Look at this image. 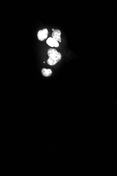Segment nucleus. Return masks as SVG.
<instances>
[{
	"label": "nucleus",
	"instance_id": "6",
	"mask_svg": "<svg viewBox=\"0 0 117 176\" xmlns=\"http://www.w3.org/2000/svg\"><path fill=\"white\" fill-rule=\"evenodd\" d=\"M54 29H52V30H53V31H54Z\"/></svg>",
	"mask_w": 117,
	"mask_h": 176
},
{
	"label": "nucleus",
	"instance_id": "3",
	"mask_svg": "<svg viewBox=\"0 0 117 176\" xmlns=\"http://www.w3.org/2000/svg\"><path fill=\"white\" fill-rule=\"evenodd\" d=\"M46 43L51 47H58L59 46V43L58 41L52 37H49L46 40Z\"/></svg>",
	"mask_w": 117,
	"mask_h": 176
},
{
	"label": "nucleus",
	"instance_id": "4",
	"mask_svg": "<svg viewBox=\"0 0 117 176\" xmlns=\"http://www.w3.org/2000/svg\"><path fill=\"white\" fill-rule=\"evenodd\" d=\"M61 32L58 29H55L53 31L52 33V38H54L57 41L61 42Z\"/></svg>",
	"mask_w": 117,
	"mask_h": 176
},
{
	"label": "nucleus",
	"instance_id": "1",
	"mask_svg": "<svg viewBox=\"0 0 117 176\" xmlns=\"http://www.w3.org/2000/svg\"><path fill=\"white\" fill-rule=\"evenodd\" d=\"M47 54L49 58L47 59V63L49 65H55L61 60V53L57 52L55 48H49L47 52Z\"/></svg>",
	"mask_w": 117,
	"mask_h": 176
},
{
	"label": "nucleus",
	"instance_id": "5",
	"mask_svg": "<svg viewBox=\"0 0 117 176\" xmlns=\"http://www.w3.org/2000/svg\"><path fill=\"white\" fill-rule=\"evenodd\" d=\"M41 73L44 76L48 77L51 76L52 74V72L51 69L43 68L41 70Z\"/></svg>",
	"mask_w": 117,
	"mask_h": 176
},
{
	"label": "nucleus",
	"instance_id": "2",
	"mask_svg": "<svg viewBox=\"0 0 117 176\" xmlns=\"http://www.w3.org/2000/svg\"><path fill=\"white\" fill-rule=\"evenodd\" d=\"M48 31L47 28L44 29L42 30H40L37 34V37L39 40L43 41L46 39L48 37Z\"/></svg>",
	"mask_w": 117,
	"mask_h": 176
}]
</instances>
